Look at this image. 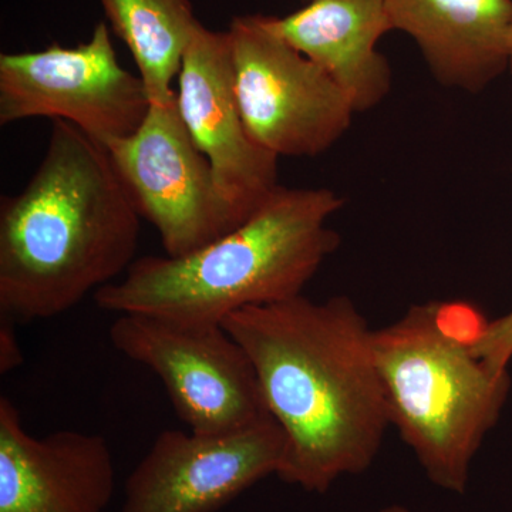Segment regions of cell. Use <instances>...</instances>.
Masks as SVG:
<instances>
[{
  "label": "cell",
  "mask_w": 512,
  "mask_h": 512,
  "mask_svg": "<svg viewBox=\"0 0 512 512\" xmlns=\"http://www.w3.org/2000/svg\"><path fill=\"white\" fill-rule=\"evenodd\" d=\"M109 336L121 355L160 377L195 433H229L271 417L248 353L221 323L120 313Z\"/></svg>",
  "instance_id": "obj_6"
},
{
  "label": "cell",
  "mask_w": 512,
  "mask_h": 512,
  "mask_svg": "<svg viewBox=\"0 0 512 512\" xmlns=\"http://www.w3.org/2000/svg\"><path fill=\"white\" fill-rule=\"evenodd\" d=\"M106 148L138 214L157 229L165 255L191 254L234 229L175 94L151 101L141 126Z\"/></svg>",
  "instance_id": "obj_8"
},
{
  "label": "cell",
  "mask_w": 512,
  "mask_h": 512,
  "mask_svg": "<svg viewBox=\"0 0 512 512\" xmlns=\"http://www.w3.org/2000/svg\"><path fill=\"white\" fill-rule=\"evenodd\" d=\"M244 348L284 431L278 476L323 494L372 466L392 426L373 330L348 296L251 306L222 322Z\"/></svg>",
  "instance_id": "obj_1"
},
{
  "label": "cell",
  "mask_w": 512,
  "mask_h": 512,
  "mask_svg": "<svg viewBox=\"0 0 512 512\" xmlns=\"http://www.w3.org/2000/svg\"><path fill=\"white\" fill-rule=\"evenodd\" d=\"M140 220L107 148L53 121L29 183L0 200V316L55 318L116 282L136 261Z\"/></svg>",
  "instance_id": "obj_2"
},
{
  "label": "cell",
  "mask_w": 512,
  "mask_h": 512,
  "mask_svg": "<svg viewBox=\"0 0 512 512\" xmlns=\"http://www.w3.org/2000/svg\"><path fill=\"white\" fill-rule=\"evenodd\" d=\"M441 86L476 94L508 70L512 0H384Z\"/></svg>",
  "instance_id": "obj_12"
},
{
  "label": "cell",
  "mask_w": 512,
  "mask_h": 512,
  "mask_svg": "<svg viewBox=\"0 0 512 512\" xmlns=\"http://www.w3.org/2000/svg\"><path fill=\"white\" fill-rule=\"evenodd\" d=\"M228 33L239 110L256 144L278 158H311L348 133L356 114L349 97L268 16H237Z\"/></svg>",
  "instance_id": "obj_5"
},
{
  "label": "cell",
  "mask_w": 512,
  "mask_h": 512,
  "mask_svg": "<svg viewBox=\"0 0 512 512\" xmlns=\"http://www.w3.org/2000/svg\"><path fill=\"white\" fill-rule=\"evenodd\" d=\"M150 97L140 76L124 69L109 23L87 42L52 43L36 52L0 55V124L62 120L101 146L131 136L146 119Z\"/></svg>",
  "instance_id": "obj_7"
},
{
  "label": "cell",
  "mask_w": 512,
  "mask_h": 512,
  "mask_svg": "<svg viewBox=\"0 0 512 512\" xmlns=\"http://www.w3.org/2000/svg\"><path fill=\"white\" fill-rule=\"evenodd\" d=\"M284 431L272 417L237 431L165 430L126 481L120 512H215L284 461Z\"/></svg>",
  "instance_id": "obj_9"
},
{
  "label": "cell",
  "mask_w": 512,
  "mask_h": 512,
  "mask_svg": "<svg viewBox=\"0 0 512 512\" xmlns=\"http://www.w3.org/2000/svg\"><path fill=\"white\" fill-rule=\"evenodd\" d=\"M512 76V26L510 32V46H508V70Z\"/></svg>",
  "instance_id": "obj_18"
},
{
  "label": "cell",
  "mask_w": 512,
  "mask_h": 512,
  "mask_svg": "<svg viewBox=\"0 0 512 512\" xmlns=\"http://www.w3.org/2000/svg\"><path fill=\"white\" fill-rule=\"evenodd\" d=\"M18 323L8 318L0 319V373L8 375L22 365L23 355L19 346L15 326Z\"/></svg>",
  "instance_id": "obj_16"
},
{
  "label": "cell",
  "mask_w": 512,
  "mask_h": 512,
  "mask_svg": "<svg viewBox=\"0 0 512 512\" xmlns=\"http://www.w3.org/2000/svg\"><path fill=\"white\" fill-rule=\"evenodd\" d=\"M471 343L448 303L414 305L373 330L390 423L448 493H466L471 463L510 392L508 372L490 369Z\"/></svg>",
  "instance_id": "obj_4"
},
{
  "label": "cell",
  "mask_w": 512,
  "mask_h": 512,
  "mask_svg": "<svg viewBox=\"0 0 512 512\" xmlns=\"http://www.w3.org/2000/svg\"><path fill=\"white\" fill-rule=\"evenodd\" d=\"M268 18L279 36L335 80L356 114L375 109L392 90V67L377 49L393 30L384 0H309L289 15Z\"/></svg>",
  "instance_id": "obj_13"
},
{
  "label": "cell",
  "mask_w": 512,
  "mask_h": 512,
  "mask_svg": "<svg viewBox=\"0 0 512 512\" xmlns=\"http://www.w3.org/2000/svg\"><path fill=\"white\" fill-rule=\"evenodd\" d=\"M471 346L474 353L494 372H508L512 359V311L503 318L485 323Z\"/></svg>",
  "instance_id": "obj_15"
},
{
  "label": "cell",
  "mask_w": 512,
  "mask_h": 512,
  "mask_svg": "<svg viewBox=\"0 0 512 512\" xmlns=\"http://www.w3.org/2000/svg\"><path fill=\"white\" fill-rule=\"evenodd\" d=\"M175 96L192 141L210 163L229 224L237 228L278 187L279 158L256 144L245 127L228 30L200 22L185 50Z\"/></svg>",
  "instance_id": "obj_10"
},
{
  "label": "cell",
  "mask_w": 512,
  "mask_h": 512,
  "mask_svg": "<svg viewBox=\"0 0 512 512\" xmlns=\"http://www.w3.org/2000/svg\"><path fill=\"white\" fill-rule=\"evenodd\" d=\"M343 204L330 188L278 185L237 228L191 254L136 259L94 302L117 315L222 325L242 309L296 298L338 249L329 221Z\"/></svg>",
  "instance_id": "obj_3"
},
{
  "label": "cell",
  "mask_w": 512,
  "mask_h": 512,
  "mask_svg": "<svg viewBox=\"0 0 512 512\" xmlns=\"http://www.w3.org/2000/svg\"><path fill=\"white\" fill-rule=\"evenodd\" d=\"M379 512H410V511L407 510L406 507H403V505L394 504V505H389V507L383 508V510L379 511Z\"/></svg>",
  "instance_id": "obj_17"
},
{
  "label": "cell",
  "mask_w": 512,
  "mask_h": 512,
  "mask_svg": "<svg viewBox=\"0 0 512 512\" xmlns=\"http://www.w3.org/2000/svg\"><path fill=\"white\" fill-rule=\"evenodd\" d=\"M111 32L137 64L151 101L175 94L185 50L200 25L191 0H99Z\"/></svg>",
  "instance_id": "obj_14"
},
{
  "label": "cell",
  "mask_w": 512,
  "mask_h": 512,
  "mask_svg": "<svg viewBox=\"0 0 512 512\" xmlns=\"http://www.w3.org/2000/svg\"><path fill=\"white\" fill-rule=\"evenodd\" d=\"M113 453L100 434L35 437L0 399V512H104L114 494Z\"/></svg>",
  "instance_id": "obj_11"
}]
</instances>
